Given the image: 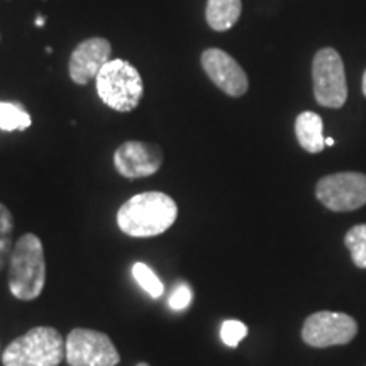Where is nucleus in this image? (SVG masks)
I'll list each match as a JSON object with an SVG mask.
<instances>
[{
    "label": "nucleus",
    "instance_id": "4468645a",
    "mask_svg": "<svg viewBox=\"0 0 366 366\" xmlns=\"http://www.w3.org/2000/svg\"><path fill=\"white\" fill-rule=\"evenodd\" d=\"M31 116L21 104L0 102V129L2 131H24L31 126Z\"/></svg>",
    "mask_w": 366,
    "mask_h": 366
},
{
    "label": "nucleus",
    "instance_id": "1a4fd4ad",
    "mask_svg": "<svg viewBox=\"0 0 366 366\" xmlns=\"http://www.w3.org/2000/svg\"><path fill=\"white\" fill-rule=\"evenodd\" d=\"M163 164V151L158 144L143 141H126L114 153V167L119 175L129 180L151 177Z\"/></svg>",
    "mask_w": 366,
    "mask_h": 366
},
{
    "label": "nucleus",
    "instance_id": "4be33fe9",
    "mask_svg": "<svg viewBox=\"0 0 366 366\" xmlns=\"http://www.w3.org/2000/svg\"><path fill=\"white\" fill-rule=\"evenodd\" d=\"M334 143H336V141H334L332 137H326V146H332Z\"/></svg>",
    "mask_w": 366,
    "mask_h": 366
},
{
    "label": "nucleus",
    "instance_id": "20e7f679",
    "mask_svg": "<svg viewBox=\"0 0 366 366\" xmlns=\"http://www.w3.org/2000/svg\"><path fill=\"white\" fill-rule=\"evenodd\" d=\"M97 94L107 107L117 112H131L144 94L139 71L124 59H111L95 79Z\"/></svg>",
    "mask_w": 366,
    "mask_h": 366
},
{
    "label": "nucleus",
    "instance_id": "ddd939ff",
    "mask_svg": "<svg viewBox=\"0 0 366 366\" xmlns=\"http://www.w3.org/2000/svg\"><path fill=\"white\" fill-rule=\"evenodd\" d=\"M242 11L241 0H207L205 19L214 31L231 29L239 21Z\"/></svg>",
    "mask_w": 366,
    "mask_h": 366
},
{
    "label": "nucleus",
    "instance_id": "dca6fc26",
    "mask_svg": "<svg viewBox=\"0 0 366 366\" xmlns=\"http://www.w3.org/2000/svg\"><path fill=\"white\" fill-rule=\"evenodd\" d=\"M132 278H134L137 285L148 294L151 299H159L164 292L163 282L159 280L158 274L151 269L146 263H134L132 264Z\"/></svg>",
    "mask_w": 366,
    "mask_h": 366
},
{
    "label": "nucleus",
    "instance_id": "2eb2a0df",
    "mask_svg": "<svg viewBox=\"0 0 366 366\" xmlns=\"http://www.w3.org/2000/svg\"><path fill=\"white\" fill-rule=\"evenodd\" d=\"M12 232H14V217L12 212L6 205L0 204V272L9 264L11 259L14 242H12Z\"/></svg>",
    "mask_w": 366,
    "mask_h": 366
},
{
    "label": "nucleus",
    "instance_id": "f8f14e48",
    "mask_svg": "<svg viewBox=\"0 0 366 366\" xmlns=\"http://www.w3.org/2000/svg\"><path fill=\"white\" fill-rule=\"evenodd\" d=\"M295 134L299 144L307 153H320L326 148L324 137V122L319 114L305 111L295 119Z\"/></svg>",
    "mask_w": 366,
    "mask_h": 366
},
{
    "label": "nucleus",
    "instance_id": "6e6552de",
    "mask_svg": "<svg viewBox=\"0 0 366 366\" xmlns=\"http://www.w3.org/2000/svg\"><path fill=\"white\" fill-rule=\"evenodd\" d=\"M358 334V324L351 315L320 310L309 315L302 327V340L312 347L347 345Z\"/></svg>",
    "mask_w": 366,
    "mask_h": 366
},
{
    "label": "nucleus",
    "instance_id": "9d476101",
    "mask_svg": "<svg viewBox=\"0 0 366 366\" xmlns=\"http://www.w3.org/2000/svg\"><path fill=\"white\" fill-rule=\"evenodd\" d=\"M202 68L210 80L224 94L231 97H242L248 92V76L239 63L231 54L217 48H209L202 53Z\"/></svg>",
    "mask_w": 366,
    "mask_h": 366
},
{
    "label": "nucleus",
    "instance_id": "f257e3e1",
    "mask_svg": "<svg viewBox=\"0 0 366 366\" xmlns=\"http://www.w3.org/2000/svg\"><path fill=\"white\" fill-rule=\"evenodd\" d=\"M178 217L177 202L163 192H144L131 197L117 212V226L131 237L163 234Z\"/></svg>",
    "mask_w": 366,
    "mask_h": 366
},
{
    "label": "nucleus",
    "instance_id": "9b49d317",
    "mask_svg": "<svg viewBox=\"0 0 366 366\" xmlns=\"http://www.w3.org/2000/svg\"><path fill=\"white\" fill-rule=\"evenodd\" d=\"M112 46L104 38H90L73 49L68 71L76 85H86L97 79L100 70L111 61Z\"/></svg>",
    "mask_w": 366,
    "mask_h": 366
},
{
    "label": "nucleus",
    "instance_id": "0eeeda50",
    "mask_svg": "<svg viewBox=\"0 0 366 366\" xmlns=\"http://www.w3.org/2000/svg\"><path fill=\"white\" fill-rule=\"evenodd\" d=\"M315 197L324 207L334 212L356 210L366 204V175L356 172L332 173L320 178Z\"/></svg>",
    "mask_w": 366,
    "mask_h": 366
},
{
    "label": "nucleus",
    "instance_id": "5701e85b",
    "mask_svg": "<svg viewBox=\"0 0 366 366\" xmlns=\"http://www.w3.org/2000/svg\"><path fill=\"white\" fill-rule=\"evenodd\" d=\"M136 366H149V365L148 363H137Z\"/></svg>",
    "mask_w": 366,
    "mask_h": 366
},
{
    "label": "nucleus",
    "instance_id": "39448f33",
    "mask_svg": "<svg viewBox=\"0 0 366 366\" xmlns=\"http://www.w3.org/2000/svg\"><path fill=\"white\" fill-rule=\"evenodd\" d=\"M314 95L319 105L341 109L347 99L345 63L334 48H322L312 61Z\"/></svg>",
    "mask_w": 366,
    "mask_h": 366
},
{
    "label": "nucleus",
    "instance_id": "6ab92c4d",
    "mask_svg": "<svg viewBox=\"0 0 366 366\" xmlns=\"http://www.w3.org/2000/svg\"><path fill=\"white\" fill-rule=\"evenodd\" d=\"M192 302V290L187 283H178V285L173 288L170 299H168V304L173 310H185L190 305Z\"/></svg>",
    "mask_w": 366,
    "mask_h": 366
},
{
    "label": "nucleus",
    "instance_id": "412c9836",
    "mask_svg": "<svg viewBox=\"0 0 366 366\" xmlns=\"http://www.w3.org/2000/svg\"><path fill=\"white\" fill-rule=\"evenodd\" d=\"M363 94H365V97H366V70L363 73Z\"/></svg>",
    "mask_w": 366,
    "mask_h": 366
},
{
    "label": "nucleus",
    "instance_id": "f03ea898",
    "mask_svg": "<svg viewBox=\"0 0 366 366\" xmlns=\"http://www.w3.org/2000/svg\"><path fill=\"white\" fill-rule=\"evenodd\" d=\"M46 283V258L43 242L33 232L22 234L14 244L9 259V290L16 299H38Z\"/></svg>",
    "mask_w": 366,
    "mask_h": 366
},
{
    "label": "nucleus",
    "instance_id": "f3484780",
    "mask_svg": "<svg viewBox=\"0 0 366 366\" xmlns=\"http://www.w3.org/2000/svg\"><path fill=\"white\" fill-rule=\"evenodd\" d=\"M346 248L350 249L353 263L358 268H366V224L353 226L346 232Z\"/></svg>",
    "mask_w": 366,
    "mask_h": 366
},
{
    "label": "nucleus",
    "instance_id": "a211bd4d",
    "mask_svg": "<svg viewBox=\"0 0 366 366\" xmlns=\"http://www.w3.org/2000/svg\"><path fill=\"white\" fill-rule=\"evenodd\" d=\"M248 334V327L241 320H226L221 327V340L229 347H237Z\"/></svg>",
    "mask_w": 366,
    "mask_h": 366
},
{
    "label": "nucleus",
    "instance_id": "7ed1b4c3",
    "mask_svg": "<svg viewBox=\"0 0 366 366\" xmlns=\"http://www.w3.org/2000/svg\"><path fill=\"white\" fill-rule=\"evenodd\" d=\"M65 358V341L58 329L38 326L6 347L2 363L4 366H59Z\"/></svg>",
    "mask_w": 366,
    "mask_h": 366
},
{
    "label": "nucleus",
    "instance_id": "423d86ee",
    "mask_svg": "<svg viewBox=\"0 0 366 366\" xmlns=\"http://www.w3.org/2000/svg\"><path fill=\"white\" fill-rule=\"evenodd\" d=\"M65 350L70 366H117L121 361L111 337L94 329H73L65 340Z\"/></svg>",
    "mask_w": 366,
    "mask_h": 366
},
{
    "label": "nucleus",
    "instance_id": "aec40b11",
    "mask_svg": "<svg viewBox=\"0 0 366 366\" xmlns=\"http://www.w3.org/2000/svg\"><path fill=\"white\" fill-rule=\"evenodd\" d=\"M36 26H38V27H43L44 26V17H38V19H36Z\"/></svg>",
    "mask_w": 366,
    "mask_h": 366
}]
</instances>
